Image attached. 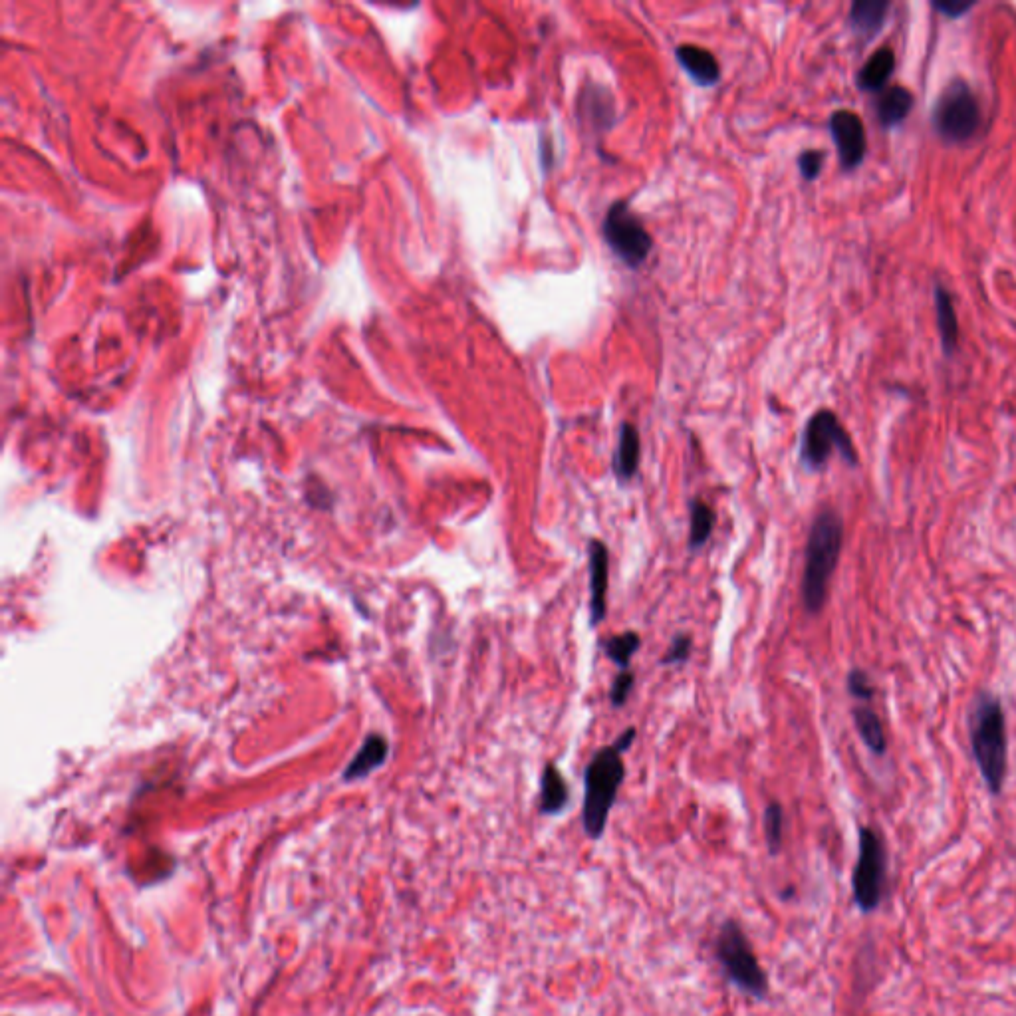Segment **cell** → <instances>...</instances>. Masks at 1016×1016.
I'll return each instance as SVG.
<instances>
[{"mask_svg": "<svg viewBox=\"0 0 1016 1016\" xmlns=\"http://www.w3.org/2000/svg\"><path fill=\"white\" fill-rule=\"evenodd\" d=\"M844 542V520L832 510L824 508L816 514L804 556L802 574V604L808 614L816 616L826 604L832 574L836 572Z\"/></svg>", "mask_w": 1016, "mask_h": 1016, "instance_id": "1", "label": "cell"}, {"mask_svg": "<svg viewBox=\"0 0 1016 1016\" xmlns=\"http://www.w3.org/2000/svg\"><path fill=\"white\" fill-rule=\"evenodd\" d=\"M971 749L987 788L993 794H1001L1009 766L1007 719L1001 701L989 693L981 695L973 705Z\"/></svg>", "mask_w": 1016, "mask_h": 1016, "instance_id": "2", "label": "cell"}, {"mask_svg": "<svg viewBox=\"0 0 1016 1016\" xmlns=\"http://www.w3.org/2000/svg\"><path fill=\"white\" fill-rule=\"evenodd\" d=\"M618 745L600 749L584 772V806H582V828L584 834L598 842L610 820V812L616 804L620 786L626 780V766L622 761Z\"/></svg>", "mask_w": 1016, "mask_h": 1016, "instance_id": "3", "label": "cell"}, {"mask_svg": "<svg viewBox=\"0 0 1016 1016\" xmlns=\"http://www.w3.org/2000/svg\"><path fill=\"white\" fill-rule=\"evenodd\" d=\"M715 959L727 981L743 995L753 999L768 997V975L755 955V949L737 919H727L715 937Z\"/></svg>", "mask_w": 1016, "mask_h": 1016, "instance_id": "4", "label": "cell"}, {"mask_svg": "<svg viewBox=\"0 0 1016 1016\" xmlns=\"http://www.w3.org/2000/svg\"><path fill=\"white\" fill-rule=\"evenodd\" d=\"M931 122L935 133L947 143H967L983 126V110L973 88L953 80L933 106Z\"/></svg>", "mask_w": 1016, "mask_h": 1016, "instance_id": "5", "label": "cell"}, {"mask_svg": "<svg viewBox=\"0 0 1016 1016\" xmlns=\"http://www.w3.org/2000/svg\"><path fill=\"white\" fill-rule=\"evenodd\" d=\"M834 453H838L850 467L858 465L856 447L836 413L820 409L806 423L800 445V461L808 471H820L828 465Z\"/></svg>", "mask_w": 1016, "mask_h": 1016, "instance_id": "6", "label": "cell"}, {"mask_svg": "<svg viewBox=\"0 0 1016 1016\" xmlns=\"http://www.w3.org/2000/svg\"><path fill=\"white\" fill-rule=\"evenodd\" d=\"M886 848L882 838L872 828L860 830L858 862L852 876L854 899L864 913L874 911L886 888Z\"/></svg>", "mask_w": 1016, "mask_h": 1016, "instance_id": "7", "label": "cell"}, {"mask_svg": "<svg viewBox=\"0 0 1016 1016\" xmlns=\"http://www.w3.org/2000/svg\"><path fill=\"white\" fill-rule=\"evenodd\" d=\"M602 231L610 249L632 268H639L653 249L651 235L624 201L608 209Z\"/></svg>", "mask_w": 1016, "mask_h": 1016, "instance_id": "8", "label": "cell"}, {"mask_svg": "<svg viewBox=\"0 0 1016 1016\" xmlns=\"http://www.w3.org/2000/svg\"><path fill=\"white\" fill-rule=\"evenodd\" d=\"M830 133L838 149V159L844 171H854L862 165L868 149L866 127L858 114L850 110H836L830 116Z\"/></svg>", "mask_w": 1016, "mask_h": 1016, "instance_id": "9", "label": "cell"}, {"mask_svg": "<svg viewBox=\"0 0 1016 1016\" xmlns=\"http://www.w3.org/2000/svg\"><path fill=\"white\" fill-rule=\"evenodd\" d=\"M590 570V624L596 628L608 616V586H610V552L602 540H590L588 548Z\"/></svg>", "mask_w": 1016, "mask_h": 1016, "instance_id": "10", "label": "cell"}, {"mask_svg": "<svg viewBox=\"0 0 1016 1016\" xmlns=\"http://www.w3.org/2000/svg\"><path fill=\"white\" fill-rule=\"evenodd\" d=\"M677 60L699 86H713L721 78V68H719L717 58L701 46L681 44L677 48Z\"/></svg>", "mask_w": 1016, "mask_h": 1016, "instance_id": "11", "label": "cell"}, {"mask_svg": "<svg viewBox=\"0 0 1016 1016\" xmlns=\"http://www.w3.org/2000/svg\"><path fill=\"white\" fill-rule=\"evenodd\" d=\"M935 296V314H937V328H939V340L943 354L951 358L959 348V320L955 312L953 298L947 288L941 284H935L933 290Z\"/></svg>", "mask_w": 1016, "mask_h": 1016, "instance_id": "12", "label": "cell"}, {"mask_svg": "<svg viewBox=\"0 0 1016 1016\" xmlns=\"http://www.w3.org/2000/svg\"><path fill=\"white\" fill-rule=\"evenodd\" d=\"M570 802L568 784L556 764L548 762L540 776V814L558 816Z\"/></svg>", "mask_w": 1016, "mask_h": 1016, "instance_id": "13", "label": "cell"}, {"mask_svg": "<svg viewBox=\"0 0 1016 1016\" xmlns=\"http://www.w3.org/2000/svg\"><path fill=\"white\" fill-rule=\"evenodd\" d=\"M893 70H895V54H893V50L888 48V46L876 50L868 58V62L862 66V70L858 72V86H860V90L872 92V94H882L886 90V84H888Z\"/></svg>", "mask_w": 1016, "mask_h": 1016, "instance_id": "14", "label": "cell"}, {"mask_svg": "<svg viewBox=\"0 0 1016 1016\" xmlns=\"http://www.w3.org/2000/svg\"><path fill=\"white\" fill-rule=\"evenodd\" d=\"M641 441L632 423H624L620 429V441L614 455V473L620 483H630L639 469Z\"/></svg>", "mask_w": 1016, "mask_h": 1016, "instance_id": "15", "label": "cell"}, {"mask_svg": "<svg viewBox=\"0 0 1016 1016\" xmlns=\"http://www.w3.org/2000/svg\"><path fill=\"white\" fill-rule=\"evenodd\" d=\"M913 110V94L903 86L886 88L876 102V114L882 127L899 126Z\"/></svg>", "mask_w": 1016, "mask_h": 1016, "instance_id": "16", "label": "cell"}, {"mask_svg": "<svg viewBox=\"0 0 1016 1016\" xmlns=\"http://www.w3.org/2000/svg\"><path fill=\"white\" fill-rule=\"evenodd\" d=\"M889 2L886 0H858L850 8V22L864 38H874L886 24Z\"/></svg>", "mask_w": 1016, "mask_h": 1016, "instance_id": "17", "label": "cell"}, {"mask_svg": "<svg viewBox=\"0 0 1016 1016\" xmlns=\"http://www.w3.org/2000/svg\"><path fill=\"white\" fill-rule=\"evenodd\" d=\"M854 721H856V729H858L862 741L866 743V747L876 755H884L888 749V743H886V733H884L880 717L868 707H858V709H854Z\"/></svg>", "mask_w": 1016, "mask_h": 1016, "instance_id": "18", "label": "cell"}, {"mask_svg": "<svg viewBox=\"0 0 1016 1016\" xmlns=\"http://www.w3.org/2000/svg\"><path fill=\"white\" fill-rule=\"evenodd\" d=\"M715 522H717L715 510L707 503H703L699 499H695L691 503V534H689V548L691 550H699L703 544H707V540L713 534Z\"/></svg>", "mask_w": 1016, "mask_h": 1016, "instance_id": "19", "label": "cell"}, {"mask_svg": "<svg viewBox=\"0 0 1016 1016\" xmlns=\"http://www.w3.org/2000/svg\"><path fill=\"white\" fill-rule=\"evenodd\" d=\"M641 647V637L637 632H624V634L614 635L610 639L604 641V651L606 655L622 669H630V661L634 657L635 653L639 651Z\"/></svg>", "mask_w": 1016, "mask_h": 1016, "instance_id": "20", "label": "cell"}, {"mask_svg": "<svg viewBox=\"0 0 1016 1016\" xmlns=\"http://www.w3.org/2000/svg\"><path fill=\"white\" fill-rule=\"evenodd\" d=\"M764 840L770 856H778L784 840V808L778 802H770L764 808Z\"/></svg>", "mask_w": 1016, "mask_h": 1016, "instance_id": "21", "label": "cell"}, {"mask_svg": "<svg viewBox=\"0 0 1016 1016\" xmlns=\"http://www.w3.org/2000/svg\"><path fill=\"white\" fill-rule=\"evenodd\" d=\"M635 677L632 669H626L622 671L614 683H612V689H610V701L616 709L624 707L632 695V689H634Z\"/></svg>", "mask_w": 1016, "mask_h": 1016, "instance_id": "22", "label": "cell"}, {"mask_svg": "<svg viewBox=\"0 0 1016 1016\" xmlns=\"http://www.w3.org/2000/svg\"><path fill=\"white\" fill-rule=\"evenodd\" d=\"M824 159H826V153L820 151V149H808V151L800 153V157H798V169H800L802 177L806 181H814L822 173Z\"/></svg>", "mask_w": 1016, "mask_h": 1016, "instance_id": "23", "label": "cell"}, {"mask_svg": "<svg viewBox=\"0 0 1016 1016\" xmlns=\"http://www.w3.org/2000/svg\"><path fill=\"white\" fill-rule=\"evenodd\" d=\"M691 647H693V641L691 637L685 634L675 635L667 653L663 655L661 659V665H675V663H685L689 659V653H691Z\"/></svg>", "mask_w": 1016, "mask_h": 1016, "instance_id": "24", "label": "cell"}, {"mask_svg": "<svg viewBox=\"0 0 1016 1016\" xmlns=\"http://www.w3.org/2000/svg\"><path fill=\"white\" fill-rule=\"evenodd\" d=\"M848 691L858 701H870L874 697V685L862 669H854L848 675Z\"/></svg>", "mask_w": 1016, "mask_h": 1016, "instance_id": "25", "label": "cell"}, {"mask_svg": "<svg viewBox=\"0 0 1016 1016\" xmlns=\"http://www.w3.org/2000/svg\"><path fill=\"white\" fill-rule=\"evenodd\" d=\"M933 8H935V10H939L941 14H945L947 18H959V16H963L965 12H969V10L973 8V4H969V2H953V0H949V2H933Z\"/></svg>", "mask_w": 1016, "mask_h": 1016, "instance_id": "26", "label": "cell"}]
</instances>
